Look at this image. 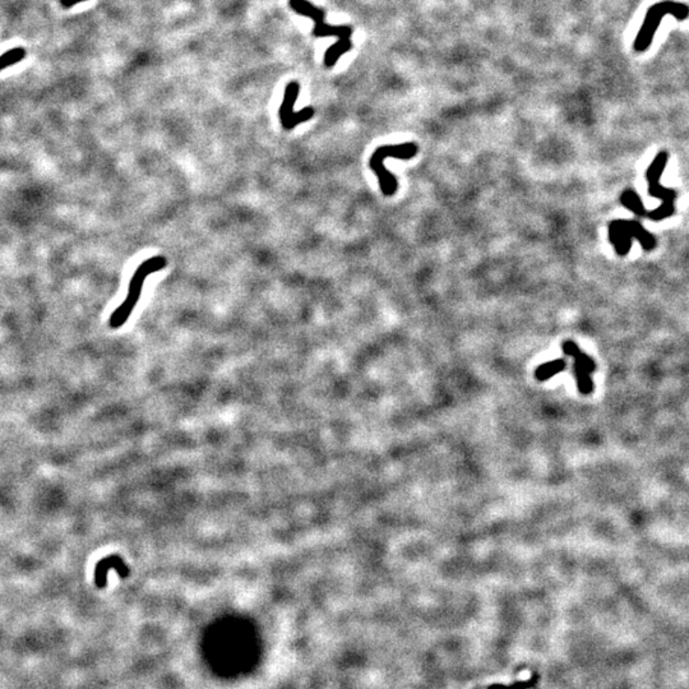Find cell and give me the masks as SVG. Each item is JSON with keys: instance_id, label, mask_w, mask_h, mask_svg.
I'll list each match as a JSON object with an SVG mask.
<instances>
[{"instance_id": "cell-1", "label": "cell", "mask_w": 689, "mask_h": 689, "mask_svg": "<svg viewBox=\"0 0 689 689\" xmlns=\"http://www.w3.org/2000/svg\"><path fill=\"white\" fill-rule=\"evenodd\" d=\"M166 267H167V259L164 256L148 258L138 266L136 272L133 274L130 281H129L128 293H127L125 300L120 304L114 312L111 313L110 318H109V327L110 328L118 330L127 323L130 314L136 309L138 302L141 299L143 285H145L148 276L160 272V271L165 269Z\"/></svg>"}, {"instance_id": "cell-2", "label": "cell", "mask_w": 689, "mask_h": 689, "mask_svg": "<svg viewBox=\"0 0 689 689\" xmlns=\"http://www.w3.org/2000/svg\"><path fill=\"white\" fill-rule=\"evenodd\" d=\"M673 16L680 22L689 19V5L675 0H662L651 5L644 19L637 36L634 38L633 49L636 53H644L651 46L662 19Z\"/></svg>"}, {"instance_id": "cell-3", "label": "cell", "mask_w": 689, "mask_h": 689, "mask_svg": "<svg viewBox=\"0 0 689 689\" xmlns=\"http://www.w3.org/2000/svg\"><path fill=\"white\" fill-rule=\"evenodd\" d=\"M669 155L666 151H662L657 154L649 166L646 171V179L649 182V194L662 201V204L655 208L653 211L647 212V217L653 221H662L673 216L675 213V206L674 202L677 200V192L669 189L666 186H662L660 184V178L668 165Z\"/></svg>"}, {"instance_id": "cell-4", "label": "cell", "mask_w": 689, "mask_h": 689, "mask_svg": "<svg viewBox=\"0 0 689 689\" xmlns=\"http://www.w3.org/2000/svg\"><path fill=\"white\" fill-rule=\"evenodd\" d=\"M633 239L637 240L646 252L656 248L655 237L638 221L616 220L609 223V241L616 249L618 256L625 257L629 253Z\"/></svg>"}, {"instance_id": "cell-5", "label": "cell", "mask_w": 689, "mask_h": 689, "mask_svg": "<svg viewBox=\"0 0 689 689\" xmlns=\"http://www.w3.org/2000/svg\"><path fill=\"white\" fill-rule=\"evenodd\" d=\"M289 7L296 14H300L313 21V36L337 37L339 41H350L352 28L350 26H332L326 23L324 10L315 7L309 0H289Z\"/></svg>"}, {"instance_id": "cell-6", "label": "cell", "mask_w": 689, "mask_h": 689, "mask_svg": "<svg viewBox=\"0 0 689 689\" xmlns=\"http://www.w3.org/2000/svg\"><path fill=\"white\" fill-rule=\"evenodd\" d=\"M299 93H300V84L298 81H291L286 84L282 104L278 110L281 125L285 130H293L298 125H300L302 123L309 121L313 119V117L315 114V110L313 109L312 106H306L302 110L295 112V102L299 97Z\"/></svg>"}, {"instance_id": "cell-7", "label": "cell", "mask_w": 689, "mask_h": 689, "mask_svg": "<svg viewBox=\"0 0 689 689\" xmlns=\"http://www.w3.org/2000/svg\"><path fill=\"white\" fill-rule=\"evenodd\" d=\"M563 352L575 359V376L577 380L579 391L582 395H590L594 392V382L591 374L596 370V364L594 359L590 358L588 354L581 351L579 345L573 341H564L561 345Z\"/></svg>"}, {"instance_id": "cell-8", "label": "cell", "mask_w": 689, "mask_h": 689, "mask_svg": "<svg viewBox=\"0 0 689 689\" xmlns=\"http://www.w3.org/2000/svg\"><path fill=\"white\" fill-rule=\"evenodd\" d=\"M111 568L118 570L120 577H128V567L124 564L118 555H110L106 557L97 563L96 570H95V583L99 588H104L106 586V579H108V572Z\"/></svg>"}, {"instance_id": "cell-9", "label": "cell", "mask_w": 689, "mask_h": 689, "mask_svg": "<svg viewBox=\"0 0 689 689\" xmlns=\"http://www.w3.org/2000/svg\"><path fill=\"white\" fill-rule=\"evenodd\" d=\"M566 367H567V363L563 359H557V360H553V361H548V363L542 364V365L536 369L535 377H536L537 380L544 382V380H548L549 378L557 376L558 373H561L563 370H566Z\"/></svg>"}, {"instance_id": "cell-10", "label": "cell", "mask_w": 689, "mask_h": 689, "mask_svg": "<svg viewBox=\"0 0 689 689\" xmlns=\"http://www.w3.org/2000/svg\"><path fill=\"white\" fill-rule=\"evenodd\" d=\"M620 203L625 206L627 210L633 212L634 215H637L640 217H643V216L647 215V211H646V208L643 206L640 195L636 193L634 191H631V189L625 191L622 193V195H620Z\"/></svg>"}, {"instance_id": "cell-11", "label": "cell", "mask_w": 689, "mask_h": 689, "mask_svg": "<svg viewBox=\"0 0 689 689\" xmlns=\"http://www.w3.org/2000/svg\"><path fill=\"white\" fill-rule=\"evenodd\" d=\"M26 56V50L23 47H14L12 50H8L0 56V71L8 68L10 65L17 64L21 60H23Z\"/></svg>"}, {"instance_id": "cell-12", "label": "cell", "mask_w": 689, "mask_h": 689, "mask_svg": "<svg viewBox=\"0 0 689 689\" xmlns=\"http://www.w3.org/2000/svg\"><path fill=\"white\" fill-rule=\"evenodd\" d=\"M83 1H87V0H60L62 5H63V8H65V10L72 8V7H74L75 4H78V3H83Z\"/></svg>"}]
</instances>
